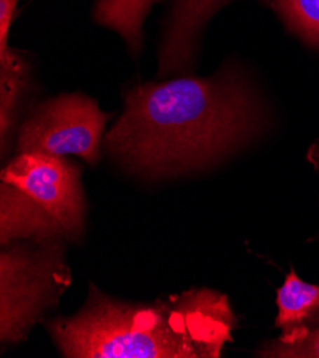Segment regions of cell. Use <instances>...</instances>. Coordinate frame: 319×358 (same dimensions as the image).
Returning a JSON list of instances; mask_svg holds the SVG:
<instances>
[{
    "label": "cell",
    "mask_w": 319,
    "mask_h": 358,
    "mask_svg": "<svg viewBox=\"0 0 319 358\" xmlns=\"http://www.w3.org/2000/svg\"><path fill=\"white\" fill-rule=\"evenodd\" d=\"M318 324H319V323H318Z\"/></svg>",
    "instance_id": "obj_14"
},
{
    "label": "cell",
    "mask_w": 319,
    "mask_h": 358,
    "mask_svg": "<svg viewBox=\"0 0 319 358\" xmlns=\"http://www.w3.org/2000/svg\"><path fill=\"white\" fill-rule=\"evenodd\" d=\"M109 115L85 94H62L34 109L22 123L18 153L41 152L55 156L75 155L95 164Z\"/></svg>",
    "instance_id": "obj_4"
},
{
    "label": "cell",
    "mask_w": 319,
    "mask_h": 358,
    "mask_svg": "<svg viewBox=\"0 0 319 358\" xmlns=\"http://www.w3.org/2000/svg\"><path fill=\"white\" fill-rule=\"evenodd\" d=\"M158 0H97L95 19L116 30L136 53L142 42V24Z\"/></svg>",
    "instance_id": "obj_10"
},
{
    "label": "cell",
    "mask_w": 319,
    "mask_h": 358,
    "mask_svg": "<svg viewBox=\"0 0 319 358\" xmlns=\"http://www.w3.org/2000/svg\"><path fill=\"white\" fill-rule=\"evenodd\" d=\"M2 182L26 193L62 229L66 240L76 241L85 231L86 204L81 167L41 152H25L2 170Z\"/></svg>",
    "instance_id": "obj_5"
},
{
    "label": "cell",
    "mask_w": 319,
    "mask_h": 358,
    "mask_svg": "<svg viewBox=\"0 0 319 358\" xmlns=\"http://www.w3.org/2000/svg\"><path fill=\"white\" fill-rule=\"evenodd\" d=\"M0 253V341L18 344L55 308L72 274L63 240H16Z\"/></svg>",
    "instance_id": "obj_3"
},
{
    "label": "cell",
    "mask_w": 319,
    "mask_h": 358,
    "mask_svg": "<svg viewBox=\"0 0 319 358\" xmlns=\"http://www.w3.org/2000/svg\"><path fill=\"white\" fill-rule=\"evenodd\" d=\"M231 0H175L159 52V76L184 73L191 66L201 30Z\"/></svg>",
    "instance_id": "obj_6"
},
{
    "label": "cell",
    "mask_w": 319,
    "mask_h": 358,
    "mask_svg": "<svg viewBox=\"0 0 319 358\" xmlns=\"http://www.w3.org/2000/svg\"><path fill=\"white\" fill-rule=\"evenodd\" d=\"M26 83V66L18 52L8 42H0V136L2 155L8 152L18 106Z\"/></svg>",
    "instance_id": "obj_9"
},
{
    "label": "cell",
    "mask_w": 319,
    "mask_h": 358,
    "mask_svg": "<svg viewBox=\"0 0 319 358\" xmlns=\"http://www.w3.org/2000/svg\"><path fill=\"white\" fill-rule=\"evenodd\" d=\"M306 157H308L309 163H311L316 170H319V141H316L315 145L311 146V149H309Z\"/></svg>",
    "instance_id": "obj_13"
},
{
    "label": "cell",
    "mask_w": 319,
    "mask_h": 358,
    "mask_svg": "<svg viewBox=\"0 0 319 358\" xmlns=\"http://www.w3.org/2000/svg\"><path fill=\"white\" fill-rule=\"evenodd\" d=\"M16 240H66L62 229L26 193L2 182L0 186V244Z\"/></svg>",
    "instance_id": "obj_7"
},
{
    "label": "cell",
    "mask_w": 319,
    "mask_h": 358,
    "mask_svg": "<svg viewBox=\"0 0 319 358\" xmlns=\"http://www.w3.org/2000/svg\"><path fill=\"white\" fill-rule=\"evenodd\" d=\"M236 317L226 296L192 289L155 303H128L92 284L83 307L46 323L69 358H218Z\"/></svg>",
    "instance_id": "obj_2"
},
{
    "label": "cell",
    "mask_w": 319,
    "mask_h": 358,
    "mask_svg": "<svg viewBox=\"0 0 319 358\" xmlns=\"http://www.w3.org/2000/svg\"><path fill=\"white\" fill-rule=\"evenodd\" d=\"M275 9L311 46L319 49V0H272Z\"/></svg>",
    "instance_id": "obj_11"
},
{
    "label": "cell",
    "mask_w": 319,
    "mask_h": 358,
    "mask_svg": "<svg viewBox=\"0 0 319 358\" xmlns=\"http://www.w3.org/2000/svg\"><path fill=\"white\" fill-rule=\"evenodd\" d=\"M261 107L239 76L142 83L104 137L109 155L148 178L205 169L238 150L261 127Z\"/></svg>",
    "instance_id": "obj_1"
},
{
    "label": "cell",
    "mask_w": 319,
    "mask_h": 358,
    "mask_svg": "<svg viewBox=\"0 0 319 358\" xmlns=\"http://www.w3.org/2000/svg\"><path fill=\"white\" fill-rule=\"evenodd\" d=\"M259 357L272 358H319V324L305 330L291 343H279L278 340L266 344Z\"/></svg>",
    "instance_id": "obj_12"
},
{
    "label": "cell",
    "mask_w": 319,
    "mask_h": 358,
    "mask_svg": "<svg viewBox=\"0 0 319 358\" xmlns=\"http://www.w3.org/2000/svg\"><path fill=\"white\" fill-rule=\"evenodd\" d=\"M276 303L275 326L282 330L279 343H291L319 323V284L302 281L294 268L278 290Z\"/></svg>",
    "instance_id": "obj_8"
}]
</instances>
